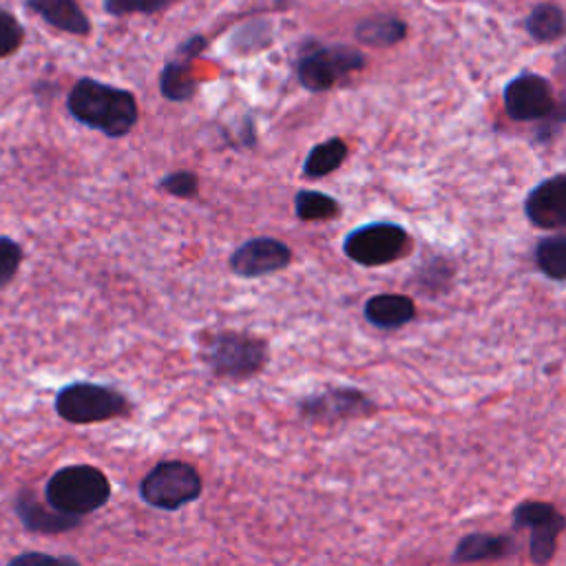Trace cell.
Segmentation results:
<instances>
[{
    "mask_svg": "<svg viewBox=\"0 0 566 566\" xmlns=\"http://www.w3.org/2000/svg\"><path fill=\"white\" fill-rule=\"evenodd\" d=\"M69 115L84 128L97 130L108 139H122L133 133L139 119L137 97L122 86L82 75L66 93Z\"/></svg>",
    "mask_w": 566,
    "mask_h": 566,
    "instance_id": "1",
    "label": "cell"
},
{
    "mask_svg": "<svg viewBox=\"0 0 566 566\" xmlns=\"http://www.w3.org/2000/svg\"><path fill=\"white\" fill-rule=\"evenodd\" d=\"M197 356L214 378L243 382L265 369L270 345L245 329H206L197 336Z\"/></svg>",
    "mask_w": 566,
    "mask_h": 566,
    "instance_id": "2",
    "label": "cell"
},
{
    "mask_svg": "<svg viewBox=\"0 0 566 566\" xmlns=\"http://www.w3.org/2000/svg\"><path fill=\"white\" fill-rule=\"evenodd\" d=\"M367 66V55L343 42L303 40L294 55V73L298 84L310 93H325Z\"/></svg>",
    "mask_w": 566,
    "mask_h": 566,
    "instance_id": "3",
    "label": "cell"
},
{
    "mask_svg": "<svg viewBox=\"0 0 566 566\" xmlns=\"http://www.w3.org/2000/svg\"><path fill=\"white\" fill-rule=\"evenodd\" d=\"M111 480L93 464H66L53 471L44 484V502L57 513L86 517L111 500Z\"/></svg>",
    "mask_w": 566,
    "mask_h": 566,
    "instance_id": "4",
    "label": "cell"
},
{
    "mask_svg": "<svg viewBox=\"0 0 566 566\" xmlns=\"http://www.w3.org/2000/svg\"><path fill=\"white\" fill-rule=\"evenodd\" d=\"M53 407L55 413L71 424L106 422L133 411V402L124 391L93 380H73L60 387Z\"/></svg>",
    "mask_w": 566,
    "mask_h": 566,
    "instance_id": "5",
    "label": "cell"
},
{
    "mask_svg": "<svg viewBox=\"0 0 566 566\" xmlns=\"http://www.w3.org/2000/svg\"><path fill=\"white\" fill-rule=\"evenodd\" d=\"M203 493L201 473L184 460H159L139 482V497L166 513L192 504Z\"/></svg>",
    "mask_w": 566,
    "mask_h": 566,
    "instance_id": "6",
    "label": "cell"
},
{
    "mask_svg": "<svg viewBox=\"0 0 566 566\" xmlns=\"http://www.w3.org/2000/svg\"><path fill=\"white\" fill-rule=\"evenodd\" d=\"M411 245L409 232L394 221H371L349 230L343 239V254L363 268H378L405 256Z\"/></svg>",
    "mask_w": 566,
    "mask_h": 566,
    "instance_id": "7",
    "label": "cell"
},
{
    "mask_svg": "<svg viewBox=\"0 0 566 566\" xmlns=\"http://www.w3.org/2000/svg\"><path fill=\"white\" fill-rule=\"evenodd\" d=\"M298 416L307 424H338L347 420L369 418L378 411L376 400L352 385H329L318 391L305 394L296 402Z\"/></svg>",
    "mask_w": 566,
    "mask_h": 566,
    "instance_id": "8",
    "label": "cell"
},
{
    "mask_svg": "<svg viewBox=\"0 0 566 566\" xmlns=\"http://www.w3.org/2000/svg\"><path fill=\"white\" fill-rule=\"evenodd\" d=\"M513 528L528 531V559L546 566L555 553L559 535L566 531V515L548 500H522L511 511Z\"/></svg>",
    "mask_w": 566,
    "mask_h": 566,
    "instance_id": "9",
    "label": "cell"
},
{
    "mask_svg": "<svg viewBox=\"0 0 566 566\" xmlns=\"http://www.w3.org/2000/svg\"><path fill=\"white\" fill-rule=\"evenodd\" d=\"M206 49H208V38L203 33H192L186 40H181L175 53L164 62L157 84L166 102L184 104L197 95L199 80L195 75V60Z\"/></svg>",
    "mask_w": 566,
    "mask_h": 566,
    "instance_id": "10",
    "label": "cell"
},
{
    "mask_svg": "<svg viewBox=\"0 0 566 566\" xmlns=\"http://www.w3.org/2000/svg\"><path fill=\"white\" fill-rule=\"evenodd\" d=\"M292 263V248L276 237L259 234L241 241L228 256V268L239 279H265Z\"/></svg>",
    "mask_w": 566,
    "mask_h": 566,
    "instance_id": "11",
    "label": "cell"
},
{
    "mask_svg": "<svg viewBox=\"0 0 566 566\" xmlns=\"http://www.w3.org/2000/svg\"><path fill=\"white\" fill-rule=\"evenodd\" d=\"M502 99L506 115L515 122H542L557 104L551 82L537 73L515 75L504 86Z\"/></svg>",
    "mask_w": 566,
    "mask_h": 566,
    "instance_id": "12",
    "label": "cell"
},
{
    "mask_svg": "<svg viewBox=\"0 0 566 566\" xmlns=\"http://www.w3.org/2000/svg\"><path fill=\"white\" fill-rule=\"evenodd\" d=\"M526 219L542 230H566V170L542 179L524 199Z\"/></svg>",
    "mask_w": 566,
    "mask_h": 566,
    "instance_id": "13",
    "label": "cell"
},
{
    "mask_svg": "<svg viewBox=\"0 0 566 566\" xmlns=\"http://www.w3.org/2000/svg\"><path fill=\"white\" fill-rule=\"evenodd\" d=\"M11 509L24 531L38 535H60L71 533L84 524V517H73L57 513L46 502H40L33 489H20L11 502Z\"/></svg>",
    "mask_w": 566,
    "mask_h": 566,
    "instance_id": "14",
    "label": "cell"
},
{
    "mask_svg": "<svg viewBox=\"0 0 566 566\" xmlns=\"http://www.w3.org/2000/svg\"><path fill=\"white\" fill-rule=\"evenodd\" d=\"M515 537L511 533H484L473 531L458 539L451 553V564H478V562H497L515 553Z\"/></svg>",
    "mask_w": 566,
    "mask_h": 566,
    "instance_id": "15",
    "label": "cell"
},
{
    "mask_svg": "<svg viewBox=\"0 0 566 566\" xmlns=\"http://www.w3.org/2000/svg\"><path fill=\"white\" fill-rule=\"evenodd\" d=\"M24 7L44 20L49 27L69 35H88L91 18L84 13L77 0H24Z\"/></svg>",
    "mask_w": 566,
    "mask_h": 566,
    "instance_id": "16",
    "label": "cell"
},
{
    "mask_svg": "<svg viewBox=\"0 0 566 566\" xmlns=\"http://www.w3.org/2000/svg\"><path fill=\"white\" fill-rule=\"evenodd\" d=\"M363 316L378 329H398L416 318V303L407 294L380 292L365 301Z\"/></svg>",
    "mask_w": 566,
    "mask_h": 566,
    "instance_id": "17",
    "label": "cell"
},
{
    "mask_svg": "<svg viewBox=\"0 0 566 566\" xmlns=\"http://www.w3.org/2000/svg\"><path fill=\"white\" fill-rule=\"evenodd\" d=\"M354 38L358 44L376 49L394 46L407 38V22L394 13H374L356 24Z\"/></svg>",
    "mask_w": 566,
    "mask_h": 566,
    "instance_id": "18",
    "label": "cell"
},
{
    "mask_svg": "<svg viewBox=\"0 0 566 566\" xmlns=\"http://www.w3.org/2000/svg\"><path fill=\"white\" fill-rule=\"evenodd\" d=\"M347 153L349 148L340 137H329L325 142H318L307 150L301 172L305 179H323L343 166V161L347 159Z\"/></svg>",
    "mask_w": 566,
    "mask_h": 566,
    "instance_id": "19",
    "label": "cell"
},
{
    "mask_svg": "<svg viewBox=\"0 0 566 566\" xmlns=\"http://www.w3.org/2000/svg\"><path fill=\"white\" fill-rule=\"evenodd\" d=\"M524 27L535 42H555L566 33V13L555 2H537L528 11Z\"/></svg>",
    "mask_w": 566,
    "mask_h": 566,
    "instance_id": "20",
    "label": "cell"
},
{
    "mask_svg": "<svg viewBox=\"0 0 566 566\" xmlns=\"http://www.w3.org/2000/svg\"><path fill=\"white\" fill-rule=\"evenodd\" d=\"M294 214L298 221H332L340 214V203L327 192L301 188L294 195Z\"/></svg>",
    "mask_w": 566,
    "mask_h": 566,
    "instance_id": "21",
    "label": "cell"
},
{
    "mask_svg": "<svg viewBox=\"0 0 566 566\" xmlns=\"http://www.w3.org/2000/svg\"><path fill=\"white\" fill-rule=\"evenodd\" d=\"M535 265L551 281H566V232L546 234L537 241Z\"/></svg>",
    "mask_w": 566,
    "mask_h": 566,
    "instance_id": "22",
    "label": "cell"
},
{
    "mask_svg": "<svg viewBox=\"0 0 566 566\" xmlns=\"http://www.w3.org/2000/svg\"><path fill=\"white\" fill-rule=\"evenodd\" d=\"M157 188L177 199H195L199 195V177L186 168L170 170L157 181Z\"/></svg>",
    "mask_w": 566,
    "mask_h": 566,
    "instance_id": "23",
    "label": "cell"
},
{
    "mask_svg": "<svg viewBox=\"0 0 566 566\" xmlns=\"http://www.w3.org/2000/svg\"><path fill=\"white\" fill-rule=\"evenodd\" d=\"M24 44V27L9 9L0 7V60L13 55Z\"/></svg>",
    "mask_w": 566,
    "mask_h": 566,
    "instance_id": "24",
    "label": "cell"
},
{
    "mask_svg": "<svg viewBox=\"0 0 566 566\" xmlns=\"http://www.w3.org/2000/svg\"><path fill=\"white\" fill-rule=\"evenodd\" d=\"M24 261V248L9 234H0V290L7 287Z\"/></svg>",
    "mask_w": 566,
    "mask_h": 566,
    "instance_id": "25",
    "label": "cell"
},
{
    "mask_svg": "<svg viewBox=\"0 0 566 566\" xmlns=\"http://www.w3.org/2000/svg\"><path fill=\"white\" fill-rule=\"evenodd\" d=\"M170 0H104V11L113 18L126 15H155L164 11Z\"/></svg>",
    "mask_w": 566,
    "mask_h": 566,
    "instance_id": "26",
    "label": "cell"
},
{
    "mask_svg": "<svg viewBox=\"0 0 566 566\" xmlns=\"http://www.w3.org/2000/svg\"><path fill=\"white\" fill-rule=\"evenodd\" d=\"M7 566H82L73 555H51L42 551H24L9 559Z\"/></svg>",
    "mask_w": 566,
    "mask_h": 566,
    "instance_id": "27",
    "label": "cell"
},
{
    "mask_svg": "<svg viewBox=\"0 0 566 566\" xmlns=\"http://www.w3.org/2000/svg\"><path fill=\"white\" fill-rule=\"evenodd\" d=\"M564 126H566V99H564V102H557L555 108H553L542 122H537L535 142L548 144V142L553 139V135H557Z\"/></svg>",
    "mask_w": 566,
    "mask_h": 566,
    "instance_id": "28",
    "label": "cell"
},
{
    "mask_svg": "<svg viewBox=\"0 0 566 566\" xmlns=\"http://www.w3.org/2000/svg\"><path fill=\"white\" fill-rule=\"evenodd\" d=\"M226 144L232 148H254L259 144L256 135V122L250 113H245L237 126L232 128V137H226Z\"/></svg>",
    "mask_w": 566,
    "mask_h": 566,
    "instance_id": "29",
    "label": "cell"
},
{
    "mask_svg": "<svg viewBox=\"0 0 566 566\" xmlns=\"http://www.w3.org/2000/svg\"><path fill=\"white\" fill-rule=\"evenodd\" d=\"M562 69H564V75H566V49L562 51Z\"/></svg>",
    "mask_w": 566,
    "mask_h": 566,
    "instance_id": "30",
    "label": "cell"
}]
</instances>
